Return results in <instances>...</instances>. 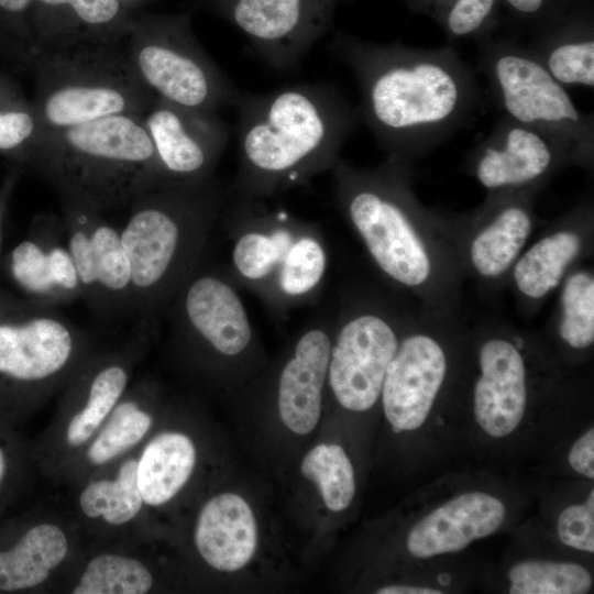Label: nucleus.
<instances>
[{"label":"nucleus","instance_id":"nucleus-16","mask_svg":"<svg viewBox=\"0 0 594 594\" xmlns=\"http://www.w3.org/2000/svg\"><path fill=\"white\" fill-rule=\"evenodd\" d=\"M536 191H497L479 210L461 221L460 238H451L463 271L493 283L509 274L524 251L535 226L532 196Z\"/></svg>","mask_w":594,"mask_h":594},{"label":"nucleus","instance_id":"nucleus-28","mask_svg":"<svg viewBox=\"0 0 594 594\" xmlns=\"http://www.w3.org/2000/svg\"><path fill=\"white\" fill-rule=\"evenodd\" d=\"M556 330L573 350L594 343V275L592 270L573 267L560 285Z\"/></svg>","mask_w":594,"mask_h":594},{"label":"nucleus","instance_id":"nucleus-45","mask_svg":"<svg viewBox=\"0 0 594 594\" xmlns=\"http://www.w3.org/2000/svg\"><path fill=\"white\" fill-rule=\"evenodd\" d=\"M122 3L124 4V7L133 13L134 10H136L138 8H141L143 7L144 4H146L147 2L152 1V0H121Z\"/></svg>","mask_w":594,"mask_h":594},{"label":"nucleus","instance_id":"nucleus-13","mask_svg":"<svg viewBox=\"0 0 594 594\" xmlns=\"http://www.w3.org/2000/svg\"><path fill=\"white\" fill-rule=\"evenodd\" d=\"M341 0H209L272 68L296 66L327 33Z\"/></svg>","mask_w":594,"mask_h":594},{"label":"nucleus","instance_id":"nucleus-10","mask_svg":"<svg viewBox=\"0 0 594 594\" xmlns=\"http://www.w3.org/2000/svg\"><path fill=\"white\" fill-rule=\"evenodd\" d=\"M481 59L506 117L551 140L570 165H592V117L575 106L530 48L497 43L485 47Z\"/></svg>","mask_w":594,"mask_h":594},{"label":"nucleus","instance_id":"nucleus-41","mask_svg":"<svg viewBox=\"0 0 594 594\" xmlns=\"http://www.w3.org/2000/svg\"><path fill=\"white\" fill-rule=\"evenodd\" d=\"M515 11L521 14H536L541 11L547 0H505Z\"/></svg>","mask_w":594,"mask_h":594},{"label":"nucleus","instance_id":"nucleus-24","mask_svg":"<svg viewBox=\"0 0 594 594\" xmlns=\"http://www.w3.org/2000/svg\"><path fill=\"white\" fill-rule=\"evenodd\" d=\"M30 12L31 50L79 41L124 42L134 14L121 0H33Z\"/></svg>","mask_w":594,"mask_h":594},{"label":"nucleus","instance_id":"nucleus-19","mask_svg":"<svg viewBox=\"0 0 594 594\" xmlns=\"http://www.w3.org/2000/svg\"><path fill=\"white\" fill-rule=\"evenodd\" d=\"M333 328L334 310L318 311L297 332L278 370L277 409L295 433H309L319 421Z\"/></svg>","mask_w":594,"mask_h":594},{"label":"nucleus","instance_id":"nucleus-7","mask_svg":"<svg viewBox=\"0 0 594 594\" xmlns=\"http://www.w3.org/2000/svg\"><path fill=\"white\" fill-rule=\"evenodd\" d=\"M36 112L44 132L119 114L143 116L156 96L136 76L124 42L35 47Z\"/></svg>","mask_w":594,"mask_h":594},{"label":"nucleus","instance_id":"nucleus-9","mask_svg":"<svg viewBox=\"0 0 594 594\" xmlns=\"http://www.w3.org/2000/svg\"><path fill=\"white\" fill-rule=\"evenodd\" d=\"M408 318L388 295L374 288L342 290L326 381L341 407L365 411L376 404Z\"/></svg>","mask_w":594,"mask_h":594},{"label":"nucleus","instance_id":"nucleus-12","mask_svg":"<svg viewBox=\"0 0 594 594\" xmlns=\"http://www.w3.org/2000/svg\"><path fill=\"white\" fill-rule=\"evenodd\" d=\"M209 253L180 286L166 317L179 340L219 360L238 361L253 353L255 330L226 264Z\"/></svg>","mask_w":594,"mask_h":594},{"label":"nucleus","instance_id":"nucleus-34","mask_svg":"<svg viewBox=\"0 0 594 594\" xmlns=\"http://www.w3.org/2000/svg\"><path fill=\"white\" fill-rule=\"evenodd\" d=\"M153 578L140 561L119 554H101L86 566L75 594H143Z\"/></svg>","mask_w":594,"mask_h":594},{"label":"nucleus","instance_id":"nucleus-36","mask_svg":"<svg viewBox=\"0 0 594 594\" xmlns=\"http://www.w3.org/2000/svg\"><path fill=\"white\" fill-rule=\"evenodd\" d=\"M44 133L34 105L19 100L9 106H0L1 152L19 153L24 162L31 164Z\"/></svg>","mask_w":594,"mask_h":594},{"label":"nucleus","instance_id":"nucleus-1","mask_svg":"<svg viewBox=\"0 0 594 594\" xmlns=\"http://www.w3.org/2000/svg\"><path fill=\"white\" fill-rule=\"evenodd\" d=\"M330 48L353 74L359 117L388 156L410 163L449 139L479 105L475 76L453 47L381 44L337 32Z\"/></svg>","mask_w":594,"mask_h":594},{"label":"nucleus","instance_id":"nucleus-30","mask_svg":"<svg viewBox=\"0 0 594 594\" xmlns=\"http://www.w3.org/2000/svg\"><path fill=\"white\" fill-rule=\"evenodd\" d=\"M128 370L120 363L100 366L91 375L85 406L69 421L66 439L69 446L86 442L111 414L128 385Z\"/></svg>","mask_w":594,"mask_h":594},{"label":"nucleus","instance_id":"nucleus-43","mask_svg":"<svg viewBox=\"0 0 594 594\" xmlns=\"http://www.w3.org/2000/svg\"><path fill=\"white\" fill-rule=\"evenodd\" d=\"M11 472V459L6 444L0 439V495L6 488Z\"/></svg>","mask_w":594,"mask_h":594},{"label":"nucleus","instance_id":"nucleus-37","mask_svg":"<svg viewBox=\"0 0 594 594\" xmlns=\"http://www.w3.org/2000/svg\"><path fill=\"white\" fill-rule=\"evenodd\" d=\"M560 540L572 548L594 552V492L585 504L566 507L558 519Z\"/></svg>","mask_w":594,"mask_h":594},{"label":"nucleus","instance_id":"nucleus-8","mask_svg":"<svg viewBox=\"0 0 594 594\" xmlns=\"http://www.w3.org/2000/svg\"><path fill=\"white\" fill-rule=\"evenodd\" d=\"M124 45L136 76L158 98L218 112L241 95L197 40L188 12L133 14Z\"/></svg>","mask_w":594,"mask_h":594},{"label":"nucleus","instance_id":"nucleus-2","mask_svg":"<svg viewBox=\"0 0 594 594\" xmlns=\"http://www.w3.org/2000/svg\"><path fill=\"white\" fill-rule=\"evenodd\" d=\"M331 173L340 212L386 282L426 312L451 317L463 268L444 219L419 202L410 163L387 156L358 167L341 158Z\"/></svg>","mask_w":594,"mask_h":594},{"label":"nucleus","instance_id":"nucleus-38","mask_svg":"<svg viewBox=\"0 0 594 594\" xmlns=\"http://www.w3.org/2000/svg\"><path fill=\"white\" fill-rule=\"evenodd\" d=\"M496 0H453L444 18L447 32L463 37L479 32L493 11Z\"/></svg>","mask_w":594,"mask_h":594},{"label":"nucleus","instance_id":"nucleus-22","mask_svg":"<svg viewBox=\"0 0 594 594\" xmlns=\"http://www.w3.org/2000/svg\"><path fill=\"white\" fill-rule=\"evenodd\" d=\"M591 231L588 207L579 208L520 253L509 275L524 304L537 306L560 287L586 253Z\"/></svg>","mask_w":594,"mask_h":594},{"label":"nucleus","instance_id":"nucleus-40","mask_svg":"<svg viewBox=\"0 0 594 594\" xmlns=\"http://www.w3.org/2000/svg\"><path fill=\"white\" fill-rule=\"evenodd\" d=\"M377 594H440L439 590L413 585H388L376 591Z\"/></svg>","mask_w":594,"mask_h":594},{"label":"nucleus","instance_id":"nucleus-20","mask_svg":"<svg viewBox=\"0 0 594 594\" xmlns=\"http://www.w3.org/2000/svg\"><path fill=\"white\" fill-rule=\"evenodd\" d=\"M8 273L25 297L55 307L81 297L74 260L61 217L34 219L29 234L8 254Z\"/></svg>","mask_w":594,"mask_h":594},{"label":"nucleus","instance_id":"nucleus-27","mask_svg":"<svg viewBox=\"0 0 594 594\" xmlns=\"http://www.w3.org/2000/svg\"><path fill=\"white\" fill-rule=\"evenodd\" d=\"M196 463V449L180 432H163L144 448L136 464V482L143 503L160 506L187 483Z\"/></svg>","mask_w":594,"mask_h":594},{"label":"nucleus","instance_id":"nucleus-42","mask_svg":"<svg viewBox=\"0 0 594 594\" xmlns=\"http://www.w3.org/2000/svg\"><path fill=\"white\" fill-rule=\"evenodd\" d=\"M33 0H0V9L13 15H22L31 11Z\"/></svg>","mask_w":594,"mask_h":594},{"label":"nucleus","instance_id":"nucleus-44","mask_svg":"<svg viewBox=\"0 0 594 594\" xmlns=\"http://www.w3.org/2000/svg\"><path fill=\"white\" fill-rule=\"evenodd\" d=\"M14 177H11L4 187L0 191V242L2 238V229H3V219H4V211H6V202L8 199L9 191L12 188V185L14 183Z\"/></svg>","mask_w":594,"mask_h":594},{"label":"nucleus","instance_id":"nucleus-4","mask_svg":"<svg viewBox=\"0 0 594 594\" xmlns=\"http://www.w3.org/2000/svg\"><path fill=\"white\" fill-rule=\"evenodd\" d=\"M228 199V185L166 178L128 207L120 237L131 267V312L154 326L180 286L210 252L213 231Z\"/></svg>","mask_w":594,"mask_h":594},{"label":"nucleus","instance_id":"nucleus-5","mask_svg":"<svg viewBox=\"0 0 594 594\" xmlns=\"http://www.w3.org/2000/svg\"><path fill=\"white\" fill-rule=\"evenodd\" d=\"M219 226L230 242L233 282L261 299L277 321L321 296L329 265L320 227L258 199L228 196Z\"/></svg>","mask_w":594,"mask_h":594},{"label":"nucleus","instance_id":"nucleus-32","mask_svg":"<svg viewBox=\"0 0 594 594\" xmlns=\"http://www.w3.org/2000/svg\"><path fill=\"white\" fill-rule=\"evenodd\" d=\"M562 86H594V40L590 34L558 35L530 48Z\"/></svg>","mask_w":594,"mask_h":594},{"label":"nucleus","instance_id":"nucleus-3","mask_svg":"<svg viewBox=\"0 0 594 594\" xmlns=\"http://www.w3.org/2000/svg\"><path fill=\"white\" fill-rule=\"evenodd\" d=\"M234 108L239 161L228 184L234 199L265 200L331 172L360 119L329 84L241 92Z\"/></svg>","mask_w":594,"mask_h":594},{"label":"nucleus","instance_id":"nucleus-33","mask_svg":"<svg viewBox=\"0 0 594 594\" xmlns=\"http://www.w3.org/2000/svg\"><path fill=\"white\" fill-rule=\"evenodd\" d=\"M508 576L512 594H584L592 585L588 571L571 562L525 561Z\"/></svg>","mask_w":594,"mask_h":594},{"label":"nucleus","instance_id":"nucleus-23","mask_svg":"<svg viewBox=\"0 0 594 594\" xmlns=\"http://www.w3.org/2000/svg\"><path fill=\"white\" fill-rule=\"evenodd\" d=\"M505 515L504 504L492 495L482 492L459 495L413 527L407 548L417 558L458 552L495 532Z\"/></svg>","mask_w":594,"mask_h":594},{"label":"nucleus","instance_id":"nucleus-14","mask_svg":"<svg viewBox=\"0 0 594 594\" xmlns=\"http://www.w3.org/2000/svg\"><path fill=\"white\" fill-rule=\"evenodd\" d=\"M59 201L81 297L100 317L131 312V267L120 230L102 212L70 199Z\"/></svg>","mask_w":594,"mask_h":594},{"label":"nucleus","instance_id":"nucleus-35","mask_svg":"<svg viewBox=\"0 0 594 594\" xmlns=\"http://www.w3.org/2000/svg\"><path fill=\"white\" fill-rule=\"evenodd\" d=\"M152 417L134 400L117 404L109 421L88 450L92 464L107 463L127 449L136 444L148 431Z\"/></svg>","mask_w":594,"mask_h":594},{"label":"nucleus","instance_id":"nucleus-26","mask_svg":"<svg viewBox=\"0 0 594 594\" xmlns=\"http://www.w3.org/2000/svg\"><path fill=\"white\" fill-rule=\"evenodd\" d=\"M68 551L63 530L52 524L29 527L8 543L0 544V592L38 586L59 565Z\"/></svg>","mask_w":594,"mask_h":594},{"label":"nucleus","instance_id":"nucleus-29","mask_svg":"<svg viewBox=\"0 0 594 594\" xmlns=\"http://www.w3.org/2000/svg\"><path fill=\"white\" fill-rule=\"evenodd\" d=\"M136 460H128L114 480H100L87 485L79 497L82 513L90 518L102 517L116 526L133 519L143 504L136 482Z\"/></svg>","mask_w":594,"mask_h":594},{"label":"nucleus","instance_id":"nucleus-18","mask_svg":"<svg viewBox=\"0 0 594 594\" xmlns=\"http://www.w3.org/2000/svg\"><path fill=\"white\" fill-rule=\"evenodd\" d=\"M565 164L551 140L506 116L469 158L470 172L488 193L537 191Z\"/></svg>","mask_w":594,"mask_h":594},{"label":"nucleus","instance_id":"nucleus-15","mask_svg":"<svg viewBox=\"0 0 594 594\" xmlns=\"http://www.w3.org/2000/svg\"><path fill=\"white\" fill-rule=\"evenodd\" d=\"M435 316L408 318L388 364L381 398L395 432L415 430L425 422L447 376L448 356L431 330Z\"/></svg>","mask_w":594,"mask_h":594},{"label":"nucleus","instance_id":"nucleus-11","mask_svg":"<svg viewBox=\"0 0 594 594\" xmlns=\"http://www.w3.org/2000/svg\"><path fill=\"white\" fill-rule=\"evenodd\" d=\"M80 336L54 307L0 295V407L65 371Z\"/></svg>","mask_w":594,"mask_h":594},{"label":"nucleus","instance_id":"nucleus-39","mask_svg":"<svg viewBox=\"0 0 594 594\" xmlns=\"http://www.w3.org/2000/svg\"><path fill=\"white\" fill-rule=\"evenodd\" d=\"M569 463L574 471L594 477V430L591 428L572 447Z\"/></svg>","mask_w":594,"mask_h":594},{"label":"nucleus","instance_id":"nucleus-25","mask_svg":"<svg viewBox=\"0 0 594 594\" xmlns=\"http://www.w3.org/2000/svg\"><path fill=\"white\" fill-rule=\"evenodd\" d=\"M195 543L216 570L233 572L245 566L257 543L255 518L246 501L233 493L209 499L198 516Z\"/></svg>","mask_w":594,"mask_h":594},{"label":"nucleus","instance_id":"nucleus-17","mask_svg":"<svg viewBox=\"0 0 594 594\" xmlns=\"http://www.w3.org/2000/svg\"><path fill=\"white\" fill-rule=\"evenodd\" d=\"M158 161L170 178L205 179L229 142V127L218 112L179 106L156 97L142 116Z\"/></svg>","mask_w":594,"mask_h":594},{"label":"nucleus","instance_id":"nucleus-6","mask_svg":"<svg viewBox=\"0 0 594 594\" xmlns=\"http://www.w3.org/2000/svg\"><path fill=\"white\" fill-rule=\"evenodd\" d=\"M31 164L55 189L99 212L128 209L164 172L141 116L106 117L45 132Z\"/></svg>","mask_w":594,"mask_h":594},{"label":"nucleus","instance_id":"nucleus-21","mask_svg":"<svg viewBox=\"0 0 594 594\" xmlns=\"http://www.w3.org/2000/svg\"><path fill=\"white\" fill-rule=\"evenodd\" d=\"M519 336L492 334L479 349L480 375L474 384V415L490 436L513 432L522 419L528 396L527 366Z\"/></svg>","mask_w":594,"mask_h":594},{"label":"nucleus","instance_id":"nucleus-31","mask_svg":"<svg viewBox=\"0 0 594 594\" xmlns=\"http://www.w3.org/2000/svg\"><path fill=\"white\" fill-rule=\"evenodd\" d=\"M300 471L318 486L330 510L341 512L352 502L355 493L354 472L340 446H316L302 459Z\"/></svg>","mask_w":594,"mask_h":594}]
</instances>
